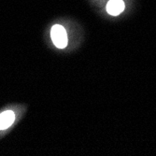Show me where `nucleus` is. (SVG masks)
I'll use <instances>...</instances> for the list:
<instances>
[{
  "label": "nucleus",
  "instance_id": "obj_3",
  "mask_svg": "<svg viewBox=\"0 0 156 156\" xmlns=\"http://www.w3.org/2000/svg\"><path fill=\"white\" fill-rule=\"evenodd\" d=\"M124 9V3L122 0H109L107 5V11L112 16H117Z\"/></svg>",
  "mask_w": 156,
  "mask_h": 156
},
{
  "label": "nucleus",
  "instance_id": "obj_1",
  "mask_svg": "<svg viewBox=\"0 0 156 156\" xmlns=\"http://www.w3.org/2000/svg\"><path fill=\"white\" fill-rule=\"evenodd\" d=\"M51 37L52 39L53 44L59 48L64 49L67 46L68 37L65 28L60 24H55L51 27Z\"/></svg>",
  "mask_w": 156,
  "mask_h": 156
},
{
  "label": "nucleus",
  "instance_id": "obj_2",
  "mask_svg": "<svg viewBox=\"0 0 156 156\" xmlns=\"http://www.w3.org/2000/svg\"><path fill=\"white\" fill-rule=\"evenodd\" d=\"M15 121V113L12 110H5L0 114V130L8 129Z\"/></svg>",
  "mask_w": 156,
  "mask_h": 156
}]
</instances>
